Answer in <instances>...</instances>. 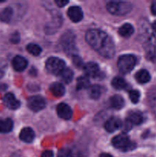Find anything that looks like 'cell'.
Instances as JSON below:
<instances>
[{"instance_id":"37","label":"cell","mask_w":156,"mask_h":157,"mask_svg":"<svg viewBox=\"0 0 156 157\" xmlns=\"http://www.w3.org/2000/svg\"><path fill=\"white\" fill-rule=\"evenodd\" d=\"M99 157H113L112 155L109 154V153H102V154H100V156Z\"/></svg>"},{"instance_id":"35","label":"cell","mask_w":156,"mask_h":157,"mask_svg":"<svg viewBox=\"0 0 156 157\" xmlns=\"http://www.w3.org/2000/svg\"><path fill=\"white\" fill-rule=\"evenodd\" d=\"M54 154L53 152L50 151V150H46V151L43 152V153L41 154V157H53Z\"/></svg>"},{"instance_id":"39","label":"cell","mask_w":156,"mask_h":157,"mask_svg":"<svg viewBox=\"0 0 156 157\" xmlns=\"http://www.w3.org/2000/svg\"><path fill=\"white\" fill-rule=\"evenodd\" d=\"M2 76H3V71L0 69V78H1Z\"/></svg>"},{"instance_id":"27","label":"cell","mask_w":156,"mask_h":157,"mask_svg":"<svg viewBox=\"0 0 156 157\" xmlns=\"http://www.w3.org/2000/svg\"><path fill=\"white\" fill-rule=\"evenodd\" d=\"M90 87V82L87 77H80L76 81V88L78 90L87 89Z\"/></svg>"},{"instance_id":"5","label":"cell","mask_w":156,"mask_h":157,"mask_svg":"<svg viewBox=\"0 0 156 157\" xmlns=\"http://www.w3.org/2000/svg\"><path fill=\"white\" fill-rule=\"evenodd\" d=\"M136 56L132 55H124L122 56L119 57V60L117 62L118 69L121 73L128 74L132 71L134 67L136 64Z\"/></svg>"},{"instance_id":"3","label":"cell","mask_w":156,"mask_h":157,"mask_svg":"<svg viewBox=\"0 0 156 157\" xmlns=\"http://www.w3.org/2000/svg\"><path fill=\"white\" fill-rule=\"evenodd\" d=\"M106 9L113 15H124L132 10V6L128 2L111 1L107 3Z\"/></svg>"},{"instance_id":"29","label":"cell","mask_w":156,"mask_h":157,"mask_svg":"<svg viewBox=\"0 0 156 157\" xmlns=\"http://www.w3.org/2000/svg\"><path fill=\"white\" fill-rule=\"evenodd\" d=\"M128 95H129L130 100H131V101L133 103V104H137V103L139 101V98H140V93H139V90H130L129 93H128Z\"/></svg>"},{"instance_id":"17","label":"cell","mask_w":156,"mask_h":157,"mask_svg":"<svg viewBox=\"0 0 156 157\" xmlns=\"http://www.w3.org/2000/svg\"><path fill=\"white\" fill-rule=\"evenodd\" d=\"M13 128V122L9 118L0 119V133H6L12 131Z\"/></svg>"},{"instance_id":"28","label":"cell","mask_w":156,"mask_h":157,"mask_svg":"<svg viewBox=\"0 0 156 157\" xmlns=\"http://www.w3.org/2000/svg\"><path fill=\"white\" fill-rule=\"evenodd\" d=\"M27 51L34 56H38L41 54V48L38 44H29L27 45Z\"/></svg>"},{"instance_id":"24","label":"cell","mask_w":156,"mask_h":157,"mask_svg":"<svg viewBox=\"0 0 156 157\" xmlns=\"http://www.w3.org/2000/svg\"><path fill=\"white\" fill-rule=\"evenodd\" d=\"M148 102L151 110L156 116V87L151 89L148 94Z\"/></svg>"},{"instance_id":"9","label":"cell","mask_w":156,"mask_h":157,"mask_svg":"<svg viewBox=\"0 0 156 157\" xmlns=\"http://www.w3.org/2000/svg\"><path fill=\"white\" fill-rule=\"evenodd\" d=\"M84 71L87 77L90 78H99L101 75L100 70H99V65L95 62L87 63L84 65Z\"/></svg>"},{"instance_id":"14","label":"cell","mask_w":156,"mask_h":157,"mask_svg":"<svg viewBox=\"0 0 156 157\" xmlns=\"http://www.w3.org/2000/svg\"><path fill=\"white\" fill-rule=\"evenodd\" d=\"M121 126H122V122L120 120L116 117H111L105 123L104 127L107 132L113 133L120 128Z\"/></svg>"},{"instance_id":"32","label":"cell","mask_w":156,"mask_h":157,"mask_svg":"<svg viewBox=\"0 0 156 157\" xmlns=\"http://www.w3.org/2000/svg\"><path fill=\"white\" fill-rule=\"evenodd\" d=\"M73 64H74V65L76 66V67H81V66L84 67V65H83L82 59H81L79 56H77V55H74V56H73Z\"/></svg>"},{"instance_id":"10","label":"cell","mask_w":156,"mask_h":157,"mask_svg":"<svg viewBox=\"0 0 156 157\" xmlns=\"http://www.w3.org/2000/svg\"><path fill=\"white\" fill-rule=\"evenodd\" d=\"M57 113L60 117L64 120H70L73 116V110L71 107L64 103L58 104L57 107Z\"/></svg>"},{"instance_id":"34","label":"cell","mask_w":156,"mask_h":157,"mask_svg":"<svg viewBox=\"0 0 156 157\" xmlns=\"http://www.w3.org/2000/svg\"><path fill=\"white\" fill-rule=\"evenodd\" d=\"M55 3L58 5V6L59 7H64L65 5H67L68 3V1H65V0H56Z\"/></svg>"},{"instance_id":"18","label":"cell","mask_w":156,"mask_h":157,"mask_svg":"<svg viewBox=\"0 0 156 157\" xmlns=\"http://www.w3.org/2000/svg\"><path fill=\"white\" fill-rule=\"evenodd\" d=\"M110 105L113 108L119 110L124 107L125 101L122 98V97L119 96V95H114L110 98Z\"/></svg>"},{"instance_id":"19","label":"cell","mask_w":156,"mask_h":157,"mask_svg":"<svg viewBox=\"0 0 156 157\" xmlns=\"http://www.w3.org/2000/svg\"><path fill=\"white\" fill-rule=\"evenodd\" d=\"M136 79L140 84H145L148 83L151 79L150 74L148 73V71L142 69V70L139 71L136 75Z\"/></svg>"},{"instance_id":"25","label":"cell","mask_w":156,"mask_h":157,"mask_svg":"<svg viewBox=\"0 0 156 157\" xmlns=\"http://www.w3.org/2000/svg\"><path fill=\"white\" fill-rule=\"evenodd\" d=\"M60 77H61V80L64 81L66 84H69L70 81H72L73 77V72L72 71L71 69L65 67L62 71L60 74Z\"/></svg>"},{"instance_id":"1","label":"cell","mask_w":156,"mask_h":157,"mask_svg":"<svg viewBox=\"0 0 156 157\" xmlns=\"http://www.w3.org/2000/svg\"><path fill=\"white\" fill-rule=\"evenodd\" d=\"M86 41L101 56L110 58L115 54L113 39L106 32L99 29H90L86 33Z\"/></svg>"},{"instance_id":"20","label":"cell","mask_w":156,"mask_h":157,"mask_svg":"<svg viewBox=\"0 0 156 157\" xmlns=\"http://www.w3.org/2000/svg\"><path fill=\"white\" fill-rule=\"evenodd\" d=\"M13 15V10L11 7H6L0 10V21L9 22Z\"/></svg>"},{"instance_id":"33","label":"cell","mask_w":156,"mask_h":157,"mask_svg":"<svg viewBox=\"0 0 156 157\" xmlns=\"http://www.w3.org/2000/svg\"><path fill=\"white\" fill-rule=\"evenodd\" d=\"M11 41L13 43H18V41H19V35H18V33H15L12 35L11 37Z\"/></svg>"},{"instance_id":"12","label":"cell","mask_w":156,"mask_h":157,"mask_svg":"<svg viewBox=\"0 0 156 157\" xmlns=\"http://www.w3.org/2000/svg\"><path fill=\"white\" fill-rule=\"evenodd\" d=\"M3 102L8 108L11 110H16L20 107L19 101L16 99L15 95L12 93H7L3 98Z\"/></svg>"},{"instance_id":"36","label":"cell","mask_w":156,"mask_h":157,"mask_svg":"<svg viewBox=\"0 0 156 157\" xmlns=\"http://www.w3.org/2000/svg\"><path fill=\"white\" fill-rule=\"evenodd\" d=\"M151 13H152L153 15H156V2H154L151 4Z\"/></svg>"},{"instance_id":"30","label":"cell","mask_w":156,"mask_h":157,"mask_svg":"<svg viewBox=\"0 0 156 157\" xmlns=\"http://www.w3.org/2000/svg\"><path fill=\"white\" fill-rule=\"evenodd\" d=\"M58 157H73V153H72L71 150L69 149L64 148L61 149L58 153Z\"/></svg>"},{"instance_id":"38","label":"cell","mask_w":156,"mask_h":157,"mask_svg":"<svg viewBox=\"0 0 156 157\" xmlns=\"http://www.w3.org/2000/svg\"><path fill=\"white\" fill-rule=\"evenodd\" d=\"M152 29L156 32V21H154L152 24Z\"/></svg>"},{"instance_id":"8","label":"cell","mask_w":156,"mask_h":157,"mask_svg":"<svg viewBox=\"0 0 156 157\" xmlns=\"http://www.w3.org/2000/svg\"><path fill=\"white\" fill-rule=\"evenodd\" d=\"M28 106L32 111L38 112L46 107V101L42 97L33 96L28 99Z\"/></svg>"},{"instance_id":"15","label":"cell","mask_w":156,"mask_h":157,"mask_svg":"<svg viewBox=\"0 0 156 157\" xmlns=\"http://www.w3.org/2000/svg\"><path fill=\"white\" fill-rule=\"evenodd\" d=\"M35 132L30 127H25L20 132L19 137L21 140L25 143H32L35 139Z\"/></svg>"},{"instance_id":"2","label":"cell","mask_w":156,"mask_h":157,"mask_svg":"<svg viewBox=\"0 0 156 157\" xmlns=\"http://www.w3.org/2000/svg\"><path fill=\"white\" fill-rule=\"evenodd\" d=\"M143 45L147 58L151 61H156V37L152 32L146 30L144 33Z\"/></svg>"},{"instance_id":"31","label":"cell","mask_w":156,"mask_h":157,"mask_svg":"<svg viewBox=\"0 0 156 157\" xmlns=\"http://www.w3.org/2000/svg\"><path fill=\"white\" fill-rule=\"evenodd\" d=\"M132 125L133 124H132L128 119H127L125 120L123 123H122V126H121V127L122 128V130H123V131L128 132L131 130L132 127Z\"/></svg>"},{"instance_id":"13","label":"cell","mask_w":156,"mask_h":157,"mask_svg":"<svg viewBox=\"0 0 156 157\" xmlns=\"http://www.w3.org/2000/svg\"><path fill=\"white\" fill-rule=\"evenodd\" d=\"M12 64L13 68L17 71H22L27 67L28 61L23 57L17 55L12 59Z\"/></svg>"},{"instance_id":"6","label":"cell","mask_w":156,"mask_h":157,"mask_svg":"<svg viewBox=\"0 0 156 157\" xmlns=\"http://www.w3.org/2000/svg\"><path fill=\"white\" fill-rule=\"evenodd\" d=\"M113 147L116 149L122 150V151H130L135 149L136 144L134 143L131 142L128 136L127 135L121 134L115 136L112 140Z\"/></svg>"},{"instance_id":"23","label":"cell","mask_w":156,"mask_h":157,"mask_svg":"<svg viewBox=\"0 0 156 157\" xmlns=\"http://www.w3.org/2000/svg\"><path fill=\"white\" fill-rule=\"evenodd\" d=\"M101 94H102V88L99 85H93L89 87L88 94L91 99H99L101 96Z\"/></svg>"},{"instance_id":"22","label":"cell","mask_w":156,"mask_h":157,"mask_svg":"<svg viewBox=\"0 0 156 157\" xmlns=\"http://www.w3.org/2000/svg\"><path fill=\"white\" fill-rule=\"evenodd\" d=\"M133 33H134V28L130 24H124L119 29V34L123 38H129Z\"/></svg>"},{"instance_id":"7","label":"cell","mask_w":156,"mask_h":157,"mask_svg":"<svg viewBox=\"0 0 156 157\" xmlns=\"http://www.w3.org/2000/svg\"><path fill=\"white\" fill-rule=\"evenodd\" d=\"M46 69L47 71L53 75H60L65 68V63L63 60L55 57H50L46 61Z\"/></svg>"},{"instance_id":"16","label":"cell","mask_w":156,"mask_h":157,"mask_svg":"<svg viewBox=\"0 0 156 157\" xmlns=\"http://www.w3.org/2000/svg\"><path fill=\"white\" fill-rule=\"evenodd\" d=\"M50 90L52 94L54 97H57V98L62 97L64 94V93H65V88L63 86V84L58 82L54 83V84L50 85Z\"/></svg>"},{"instance_id":"4","label":"cell","mask_w":156,"mask_h":157,"mask_svg":"<svg viewBox=\"0 0 156 157\" xmlns=\"http://www.w3.org/2000/svg\"><path fill=\"white\" fill-rule=\"evenodd\" d=\"M61 45L64 52L69 55H76L77 52L76 47V36L70 31L65 32L61 37Z\"/></svg>"},{"instance_id":"21","label":"cell","mask_w":156,"mask_h":157,"mask_svg":"<svg viewBox=\"0 0 156 157\" xmlns=\"http://www.w3.org/2000/svg\"><path fill=\"white\" fill-rule=\"evenodd\" d=\"M128 120L132 124L139 125V124H142L143 121V117L140 112L131 111L128 114Z\"/></svg>"},{"instance_id":"26","label":"cell","mask_w":156,"mask_h":157,"mask_svg":"<svg viewBox=\"0 0 156 157\" xmlns=\"http://www.w3.org/2000/svg\"><path fill=\"white\" fill-rule=\"evenodd\" d=\"M112 85L115 89H117V90H123V89L126 88L127 87V84L125 80L119 78V77L113 78V81H112Z\"/></svg>"},{"instance_id":"11","label":"cell","mask_w":156,"mask_h":157,"mask_svg":"<svg viewBox=\"0 0 156 157\" xmlns=\"http://www.w3.org/2000/svg\"><path fill=\"white\" fill-rule=\"evenodd\" d=\"M67 15L73 22H79L84 18L83 11L79 6H72L67 11Z\"/></svg>"}]
</instances>
